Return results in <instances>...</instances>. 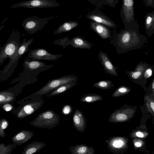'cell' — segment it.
Listing matches in <instances>:
<instances>
[{
    "label": "cell",
    "mask_w": 154,
    "mask_h": 154,
    "mask_svg": "<svg viewBox=\"0 0 154 154\" xmlns=\"http://www.w3.org/2000/svg\"><path fill=\"white\" fill-rule=\"evenodd\" d=\"M77 76L75 75H68L48 81L46 84L36 92L19 101H22L35 97H42L48 94L61 86L66 84L78 81Z\"/></svg>",
    "instance_id": "obj_5"
},
{
    "label": "cell",
    "mask_w": 154,
    "mask_h": 154,
    "mask_svg": "<svg viewBox=\"0 0 154 154\" xmlns=\"http://www.w3.org/2000/svg\"><path fill=\"white\" fill-rule=\"evenodd\" d=\"M146 94L149 96L150 98L154 100V77L152 80L150 85L148 88Z\"/></svg>",
    "instance_id": "obj_37"
},
{
    "label": "cell",
    "mask_w": 154,
    "mask_h": 154,
    "mask_svg": "<svg viewBox=\"0 0 154 154\" xmlns=\"http://www.w3.org/2000/svg\"><path fill=\"white\" fill-rule=\"evenodd\" d=\"M154 70V66L145 62H139L133 71H126L130 79L134 83L140 86L146 93L147 79L151 76Z\"/></svg>",
    "instance_id": "obj_2"
},
{
    "label": "cell",
    "mask_w": 154,
    "mask_h": 154,
    "mask_svg": "<svg viewBox=\"0 0 154 154\" xmlns=\"http://www.w3.org/2000/svg\"><path fill=\"white\" fill-rule=\"evenodd\" d=\"M2 107L6 111H11L13 108V106L10 103L4 104L2 106Z\"/></svg>",
    "instance_id": "obj_39"
},
{
    "label": "cell",
    "mask_w": 154,
    "mask_h": 154,
    "mask_svg": "<svg viewBox=\"0 0 154 154\" xmlns=\"http://www.w3.org/2000/svg\"><path fill=\"white\" fill-rule=\"evenodd\" d=\"M20 93L14 92L10 89L0 92V106L1 107L6 103H12L15 101L16 97Z\"/></svg>",
    "instance_id": "obj_19"
},
{
    "label": "cell",
    "mask_w": 154,
    "mask_h": 154,
    "mask_svg": "<svg viewBox=\"0 0 154 154\" xmlns=\"http://www.w3.org/2000/svg\"><path fill=\"white\" fill-rule=\"evenodd\" d=\"M60 119L59 114L50 109L40 113L30 124L36 127L51 129L59 124Z\"/></svg>",
    "instance_id": "obj_7"
},
{
    "label": "cell",
    "mask_w": 154,
    "mask_h": 154,
    "mask_svg": "<svg viewBox=\"0 0 154 154\" xmlns=\"http://www.w3.org/2000/svg\"><path fill=\"white\" fill-rule=\"evenodd\" d=\"M139 27L135 20L130 22L119 33L111 36L110 43L116 47L119 54L140 48L146 43L147 37L140 33Z\"/></svg>",
    "instance_id": "obj_1"
},
{
    "label": "cell",
    "mask_w": 154,
    "mask_h": 154,
    "mask_svg": "<svg viewBox=\"0 0 154 154\" xmlns=\"http://www.w3.org/2000/svg\"><path fill=\"white\" fill-rule=\"evenodd\" d=\"M103 97L96 93H89L84 95L81 98L80 101L85 103H91L97 101H102Z\"/></svg>",
    "instance_id": "obj_28"
},
{
    "label": "cell",
    "mask_w": 154,
    "mask_h": 154,
    "mask_svg": "<svg viewBox=\"0 0 154 154\" xmlns=\"http://www.w3.org/2000/svg\"><path fill=\"white\" fill-rule=\"evenodd\" d=\"M132 142L134 149L136 150L139 149L141 152L146 150V141L144 139L140 138H134Z\"/></svg>",
    "instance_id": "obj_31"
},
{
    "label": "cell",
    "mask_w": 154,
    "mask_h": 154,
    "mask_svg": "<svg viewBox=\"0 0 154 154\" xmlns=\"http://www.w3.org/2000/svg\"><path fill=\"white\" fill-rule=\"evenodd\" d=\"M128 139L125 137L113 136L106 140L109 151L114 154H122L129 148Z\"/></svg>",
    "instance_id": "obj_11"
},
{
    "label": "cell",
    "mask_w": 154,
    "mask_h": 154,
    "mask_svg": "<svg viewBox=\"0 0 154 154\" xmlns=\"http://www.w3.org/2000/svg\"><path fill=\"white\" fill-rule=\"evenodd\" d=\"M69 149L72 154H94V149L92 146H88L85 144H77L69 147Z\"/></svg>",
    "instance_id": "obj_20"
},
{
    "label": "cell",
    "mask_w": 154,
    "mask_h": 154,
    "mask_svg": "<svg viewBox=\"0 0 154 154\" xmlns=\"http://www.w3.org/2000/svg\"><path fill=\"white\" fill-rule=\"evenodd\" d=\"M98 57L106 73L112 76H118L116 67L113 64L106 53L100 51L98 54Z\"/></svg>",
    "instance_id": "obj_15"
},
{
    "label": "cell",
    "mask_w": 154,
    "mask_h": 154,
    "mask_svg": "<svg viewBox=\"0 0 154 154\" xmlns=\"http://www.w3.org/2000/svg\"><path fill=\"white\" fill-rule=\"evenodd\" d=\"M144 99L147 110L154 118V100L150 98L147 94L144 96Z\"/></svg>",
    "instance_id": "obj_33"
},
{
    "label": "cell",
    "mask_w": 154,
    "mask_h": 154,
    "mask_svg": "<svg viewBox=\"0 0 154 154\" xmlns=\"http://www.w3.org/2000/svg\"><path fill=\"white\" fill-rule=\"evenodd\" d=\"M60 5L56 0H29L12 4L10 7L12 8H55Z\"/></svg>",
    "instance_id": "obj_10"
},
{
    "label": "cell",
    "mask_w": 154,
    "mask_h": 154,
    "mask_svg": "<svg viewBox=\"0 0 154 154\" xmlns=\"http://www.w3.org/2000/svg\"><path fill=\"white\" fill-rule=\"evenodd\" d=\"M77 81H76L63 85L48 94L45 95L44 96L45 97H49L60 94L69 90L76 85Z\"/></svg>",
    "instance_id": "obj_27"
},
{
    "label": "cell",
    "mask_w": 154,
    "mask_h": 154,
    "mask_svg": "<svg viewBox=\"0 0 154 154\" xmlns=\"http://www.w3.org/2000/svg\"><path fill=\"white\" fill-rule=\"evenodd\" d=\"M153 124H154V118H153Z\"/></svg>",
    "instance_id": "obj_42"
},
{
    "label": "cell",
    "mask_w": 154,
    "mask_h": 154,
    "mask_svg": "<svg viewBox=\"0 0 154 154\" xmlns=\"http://www.w3.org/2000/svg\"><path fill=\"white\" fill-rule=\"evenodd\" d=\"M45 103L42 97H35L22 101L17 108H13L11 112L19 119L24 118L34 113L40 108Z\"/></svg>",
    "instance_id": "obj_4"
},
{
    "label": "cell",
    "mask_w": 154,
    "mask_h": 154,
    "mask_svg": "<svg viewBox=\"0 0 154 154\" xmlns=\"http://www.w3.org/2000/svg\"><path fill=\"white\" fill-rule=\"evenodd\" d=\"M46 144L43 142L34 141L30 143L23 147L22 154H32L38 152Z\"/></svg>",
    "instance_id": "obj_22"
},
{
    "label": "cell",
    "mask_w": 154,
    "mask_h": 154,
    "mask_svg": "<svg viewBox=\"0 0 154 154\" xmlns=\"http://www.w3.org/2000/svg\"><path fill=\"white\" fill-rule=\"evenodd\" d=\"M131 90L130 87L122 85L116 89L112 94V97H117L122 96L130 92Z\"/></svg>",
    "instance_id": "obj_32"
},
{
    "label": "cell",
    "mask_w": 154,
    "mask_h": 154,
    "mask_svg": "<svg viewBox=\"0 0 154 154\" xmlns=\"http://www.w3.org/2000/svg\"><path fill=\"white\" fill-rule=\"evenodd\" d=\"M70 45L75 48L90 49L93 44L80 36L75 37L71 39Z\"/></svg>",
    "instance_id": "obj_21"
},
{
    "label": "cell",
    "mask_w": 154,
    "mask_h": 154,
    "mask_svg": "<svg viewBox=\"0 0 154 154\" xmlns=\"http://www.w3.org/2000/svg\"><path fill=\"white\" fill-rule=\"evenodd\" d=\"M53 66L51 65H47L46 66L38 69L35 70H28L24 68L23 71L21 73L18 74L20 76L17 78L14 79L11 82V84H13L14 82L20 81L21 83H25L26 85L30 83H33L35 82L34 81L36 82L34 78L36 79L37 76L39 73L50 68H52Z\"/></svg>",
    "instance_id": "obj_12"
},
{
    "label": "cell",
    "mask_w": 154,
    "mask_h": 154,
    "mask_svg": "<svg viewBox=\"0 0 154 154\" xmlns=\"http://www.w3.org/2000/svg\"><path fill=\"white\" fill-rule=\"evenodd\" d=\"M71 39H69V37L57 40L53 42V44L61 46L64 49L67 46L70 45Z\"/></svg>",
    "instance_id": "obj_35"
},
{
    "label": "cell",
    "mask_w": 154,
    "mask_h": 154,
    "mask_svg": "<svg viewBox=\"0 0 154 154\" xmlns=\"http://www.w3.org/2000/svg\"><path fill=\"white\" fill-rule=\"evenodd\" d=\"M33 41L32 38L26 41L25 38L22 42V44L16 53L13 55L10 59L8 63L5 66L3 69L0 71V82L5 81L8 79L14 72L16 68L18 60L24 54L29 51L31 49L29 48Z\"/></svg>",
    "instance_id": "obj_3"
},
{
    "label": "cell",
    "mask_w": 154,
    "mask_h": 154,
    "mask_svg": "<svg viewBox=\"0 0 154 154\" xmlns=\"http://www.w3.org/2000/svg\"><path fill=\"white\" fill-rule=\"evenodd\" d=\"M8 125V122L7 120L3 118L0 120V136L4 137L5 136V133L4 130L7 128Z\"/></svg>",
    "instance_id": "obj_36"
},
{
    "label": "cell",
    "mask_w": 154,
    "mask_h": 154,
    "mask_svg": "<svg viewBox=\"0 0 154 154\" xmlns=\"http://www.w3.org/2000/svg\"><path fill=\"white\" fill-rule=\"evenodd\" d=\"M63 56L62 54H53L49 53L45 49L37 48L31 49L26 58L38 60L55 61Z\"/></svg>",
    "instance_id": "obj_13"
},
{
    "label": "cell",
    "mask_w": 154,
    "mask_h": 154,
    "mask_svg": "<svg viewBox=\"0 0 154 154\" xmlns=\"http://www.w3.org/2000/svg\"><path fill=\"white\" fill-rule=\"evenodd\" d=\"M144 5L146 7L152 8L153 0H143Z\"/></svg>",
    "instance_id": "obj_40"
},
{
    "label": "cell",
    "mask_w": 154,
    "mask_h": 154,
    "mask_svg": "<svg viewBox=\"0 0 154 154\" xmlns=\"http://www.w3.org/2000/svg\"><path fill=\"white\" fill-rule=\"evenodd\" d=\"M72 119L77 131L81 133L83 132L87 127V121L83 113L78 109H76L73 115Z\"/></svg>",
    "instance_id": "obj_16"
},
{
    "label": "cell",
    "mask_w": 154,
    "mask_h": 154,
    "mask_svg": "<svg viewBox=\"0 0 154 154\" xmlns=\"http://www.w3.org/2000/svg\"><path fill=\"white\" fill-rule=\"evenodd\" d=\"M152 8H154V0H153L152 4Z\"/></svg>",
    "instance_id": "obj_41"
},
{
    "label": "cell",
    "mask_w": 154,
    "mask_h": 154,
    "mask_svg": "<svg viewBox=\"0 0 154 154\" xmlns=\"http://www.w3.org/2000/svg\"><path fill=\"white\" fill-rule=\"evenodd\" d=\"M57 16H50L41 18L36 16L28 17L23 20L22 25L27 33L33 34L42 29L45 26Z\"/></svg>",
    "instance_id": "obj_8"
},
{
    "label": "cell",
    "mask_w": 154,
    "mask_h": 154,
    "mask_svg": "<svg viewBox=\"0 0 154 154\" xmlns=\"http://www.w3.org/2000/svg\"><path fill=\"white\" fill-rule=\"evenodd\" d=\"M88 17L95 22L104 24L108 27L113 28L116 27V25L114 23L103 17L96 15H91Z\"/></svg>",
    "instance_id": "obj_29"
},
{
    "label": "cell",
    "mask_w": 154,
    "mask_h": 154,
    "mask_svg": "<svg viewBox=\"0 0 154 154\" xmlns=\"http://www.w3.org/2000/svg\"><path fill=\"white\" fill-rule=\"evenodd\" d=\"M20 35L17 31L13 30L7 42L0 48V66L7 58L10 59L21 46Z\"/></svg>",
    "instance_id": "obj_6"
},
{
    "label": "cell",
    "mask_w": 154,
    "mask_h": 154,
    "mask_svg": "<svg viewBox=\"0 0 154 154\" xmlns=\"http://www.w3.org/2000/svg\"><path fill=\"white\" fill-rule=\"evenodd\" d=\"M114 84L109 80H103L95 83L93 85L94 87L102 89L107 90L111 88Z\"/></svg>",
    "instance_id": "obj_30"
},
{
    "label": "cell",
    "mask_w": 154,
    "mask_h": 154,
    "mask_svg": "<svg viewBox=\"0 0 154 154\" xmlns=\"http://www.w3.org/2000/svg\"><path fill=\"white\" fill-rule=\"evenodd\" d=\"M145 26L146 34L149 36H151L154 33V10L147 14L145 18Z\"/></svg>",
    "instance_id": "obj_24"
},
{
    "label": "cell",
    "mask_w": 154,
    "mask_h": 154,
    "mask_svg": "<svg viewBox=\"0 0 154 154\" xmlns=\"http://www.w3.org/2000/svg\"><path fill=\"white\" fill-rule=\"evenodd\" d=\"M47 65L39 60L26 58L23 63V66L28 70H35L44 67Z\"/></svg>",
    "instance_id": "obj_23"
},
{
    "label": "cell",
    "mask_w": 154,
    "mask_h": 154,
    "mask_svg": "<svg viewBox=\"0 0 154 154\" xmlns=\"http://www.w3.org/2000/svg\"><path fill=\"white\" fill-rule=\"evenodd\" d=\"M134 0H123L122 17L125 26L135 20L134 17Z\"/></svg>",
    "instance_id": "obj_14"
},
{
    "label": "cell",
    "mask_w": 154,
    "mask_h": 154,
    "mask_svg": "<svg viewBox=\"0 0 154 154\" xmlns=\"http://www.w3.org/2000/svg\"><path fill=\"white\" fill-rule=\"evenodd\" d=\"M15 146L13 144L6 145L4 143L0 144V154H11Z\"/></svg>",
    "instance_id": "obj_34"
},
{
    "label": "cell",
    "mask_w": 154,
    "mask_h": 154,
    "mask_svg": "<svg viewBox=\"0 0 154 154\" xmlns=\"http://www.w3.org/2000/svg\"><path fill=\"white\" fill-rule=\"evenodd\" d=\"M90 27L91 29L104 40L109 38L111 37L110 30L100 23L92 21L90 23Z\"/></svg>",
    "instance_id": "obj_18"
},
{
    "label": "cell",
    "mask_w": 154,
    "mask_h": 154,
    "mask_svg": "<svg viewBox=\"0 0 154 154\" xmlns=\"http://www.w3.org/2000/svg\"><path fill=\"white\" fill-rule=\"evenodd\" d=\"M78 25L77 21H68L64 23L59 26L53 33L54 35L67 32L77 26Z\"/></svg>",
    "instance_id": "obj_26"
},
{
    "label": "cell",
    "mask_w": 154,
    "mask_h": 154,
    "mask_svg": "<svg viewBox=\"0 0 154 154\" xmlns=\"http://www.w3.org/2000/svg\"><path fill=\"white\" fill-rule=\"evenodd\" d=\"M71 110V107L69 105H66L63 107L62 112L64 114H67L69 113Z\"/></svg>",
    "instance_id": "obj_38"
},
{
    "label": "cell",
    "mask_w": 154,
    "mask_h": 154,
    "mask_svg": "<svg viewBox=\"0 0 154 154\" xmlns=\"http://www.w3.org/2000/svg\"><path fill=\"white\" fill-rule=\"evenodd\" d=\"M34 135L32 131L28 130H23L17 133L12 138L13 144L16 147L17 146H21L26 142Z\"/></svg>",
    "instance_id": "obj_17"
},
{
    "label": "cell",
    "mask_w": 154,
    "mask_h": 154,
    "mask_svg": "<svg viewBox=\"0 0 154 154\" xmlns=\"http://www.w3.org/2000/svg\"><path fill=\"white\" fill-rule=\"evenodd\" d=\"M137 106L125 104L114 111L110 115L108 120L110 123H123L130 121L134 117Z\"/></svg>",
    "instance_id": "obj_9"
},
{
    "label": "cell",
    "mask_w": 154,
    "mask_h": 154,
    "mask_svg": "<svg viewBox=\"0 0 154 154\" xmlns=\"http://www.w3.org/2000/svg\"><path fill=\"white\" fill-rule=\"evenodd\" d=\"M149 135L147 128L145 125H141L133 130L129 135L130 137L132 138H140L143 139L146 138Z\"/></svg>",
    "instance_id": "obj_25"
}]
</instances>
